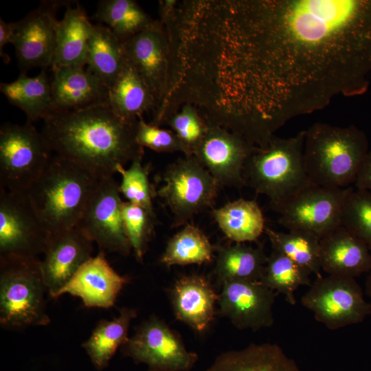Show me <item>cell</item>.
<instances>
[{
	"mask_svg": "<svg viewBox=\"0 0 371 371\" xmlns=\"http://www.w3.org/2000/svg\"><path fill=\"white\" fill-rule=\"evenodd\" d=\"M207 130L193 156L210 172L220 188L245 186V164L255 149L242 137L217 125Z\"/></svg>",
	"mask_w": 371,
	"mask_h": 371,
	"instance_id": "16",
	"label": "cell"
},
{
	"mask_svg": "<svg viewBox=\"0 0 371 371\" xmlns=\"http://www.w3.org/2000/svg\"><path fill=\"white\" fill-rule=\"evenodd\" d=\"M305 131L304 162L311 183L328 188H346L355 183L369 151L366 133L354 125L322 122Z\"/></svg>",
	"mask_w": 371,
	"mask_h": 371,
	"instance_id": "4",
	"label": "cell"
},
{
	"mask_svg": "<svg viewBox=\"0 0 371 371\" xmlns=\"http://www.w3.org/2000/svg\"><path fill=\"white\" fill-rule=\"evenodd\" d=\"M166 122L183 145L184 156H193L209 126L205 118L196 108L186 104L180 111L172 113Z\"/></svg>",
	"mask_w": 371,
	"mask_h": 371,
	"instance_id": "38",
	"label": "cell"
},
{
	"mask_svg": "<svg viewBox=\"0 0 371 371\" xmlns=\"http://www.w3.org/2000/svg\"><path fill=\"white\" fill-rule=\"evenodd\" d=\"M368 273L369 274L366 281L365 293L370 299V303H371V270Z\"/></svg>",
	"mask_w": 371,
	"mask_h": 371,
	"instance_id": "42",
	"label": "cell"
},
{
	"mask_svg": "<svg viewBox=\"0 0 371 371\" xmlns=\"http://www.w3.org/2000/svg\"><path fill=\"white\" fill-rule=\"evenodd\" d=\"M215 273L221 284L229 281H260L267 256L263 247L245 243L218 245Z\"/></svg>",
	"mask_w": 371,
	"mask_h": 371,
	"instance_id": "30",
	"label": "cell"
},
{
	"mask_svg": "<svg viewBox=\"0 0 371 371\" xmlns=\"http://www.w3.org/2000/svg\"><path fill=\"white\" fill-rule=\"evenodd\" d=\"M272 249L281 253L311 274L321 276L320 239L302 231L277 232L266 227L265 232Z\"/></svg>",
	"mask_w": 371,
	"mask_h": 371,
	"instance_id": "32",
	"label": "cell"
},
{
	"mask_svg": "<svg viewBox=\"0 0 371 371\" xmlns=\"http://www.w3.org/2000/svg\"><path fill=\"white\" fill-rule=\"evenodd\" d=\"M157 195L172 214V227L185 225L196 214L211 207L221 188L194 156L170 164L161 176Z\"/></svg>",
	"mask_w": 371,
	"mask_h": 371,
	"instance_id": "8",
	"label": "cell"
},
{
	"mask_svg": "<svg viewBox=\"0 0 371 371\" xmlns=\"http://www.w3.org/2000/svg\"><path fill=\"white\" fill-rule=\"evenodd\" d=\"M136 140L142 147H147L156 152H181L185 155V149L172 130L159 128L148 124L139 116L136 125Z\"/></svg>",
	"mask_w": 371,
	"mask_h": 371,
	"instance_id": "39",
	"label": "cell"
},
{
	"mask_svg": "<svg viewBox=\"0 0 371 371\" xmlns=\"http://www.w3.org/2000/svg\"><path fill=\"white\" fill-rule=\"evenodd\" d=\"M212 216L225 236L235 243L256 241L266 227L263 213L254 200L228 202L214 209Z\"/></svg>",
	"mask_w": 371,
	"mask_h": 371,
	"instance_id": "29",
	"label": "cell"
},
{
	"mask_svg": "<svg viewBox=\"0 0 371 371\" xmlns=\"http://www.w3.org/2000/svg\"><path fill=\"white\" fill-rule=\"evenodd\" d=\"M52 156L43 135L32 122L3 124L0 128V187L8 191L26 192Z\"/></svg>",
	"mask_w": 371,
	"mask_h": 371,
	"instance_id": "7",
	"label": "cell"
},
{
	"mask_svg": "<svg viewBox=\"0 0 371 371\" xmlns=\"http://www.w3.org/2000/svg\"><path fill=\"white\" fill-rule=\"evenodd\" d=\"M71 1L58 23L56 47L51 68L63 67H85L89 41L93 25L85 9L78 3L74 7Z\"/></svg>",
	"mask_w": 371,
	"mask_h": 371,
	"instance_id": "23",
	"label": "cell"
},
{
	"mask_svg": "<svg viewBox=\"0 0 371 371\" xmlns=\"http://www.w3.org/2000/svg\"><path fill=\"white\" fill-rule=\"evenodd\" d=\"M302 305L329 330L362 322L371 314V303L355 278L317 277L301 298Z\"/></svg>",
	"mask_w": 371,
	"mask_h": 371,
	"instance_id": "9",
	"label": "cell"
},
{
	"mask_svg": "<svg viewBox=\"0 0 371 371\" xmlns=\"http://www.w3.org/2000/svg\"><path fill=\"white\" fill-rule=\"evenodd\" d=\"M319 260L328 275L355 278L371 270L370 251L342 225L320 240Z\"/></svg>",
	"mask_w": 371,
	"mask_h": 371,
	"instance_id": "22",
	"label": "cell"
},
{
	"mask_svg": "<svg viewBox=\"0 0 371 371\" xmlns=\"http://www.w3.org/2000/svg\"><path fill=\"white\" fill-rule=\"evenodd\" d=\"M14 33V23H6L0 19V54L5 63L10 62V56L3 50L5 45L12 44Z\"/></svg>",
	"mask_w": 371,
	"mask_h": 371,
	"instance_id": "41",
	"label": "cell"
},
{
	"mask_svg": "<svg viewBox=\"0 0 371 371\" xmlns=\"http://www.w3.org/2000/svg\"><path fill=\"white\" fill-rule=\"evenodd\" d=\"M48 291L38 258H0V325L7 330L47 326Z\"/></svg>",
	"mask_w": 371,
	"mask_h": 371,
	"instance_id": "6",
	"label": "cell"
},
{
	"mask_svg": "<svg viewBox=\"0 0 371 371\" xmlns=\"http://www.w3.org/2000/svg\"><path fill=\"white\" fill-rule=\"evenodd\" d=\"M99 179L81 166L53 155L26 191L48 235L78 225Z\"/></svg>",
	"mask_w": 371,
	"mask_h": 371,
	"instance_id": "3",
	"label": "cell"
},
{
	"mask_svg": "<svg viewBox=\"0 0 371 371\" xmlns=\"http://www.w3.org/2000/svg\"><path fill=\"white\" fill-rule=\"evenodd\" d=\"M70 1L49 0L22 19L14 23L12 44L15 48L21 74L34 67L45 69L52 65L56 47L58 9Z\"/></svg>",
	"mask_w": 371,
	"mask_h": 371,
	"instance_id": "15",
	"label": "cell"
},
{
	"mask_svg": "<svg viewBox=\"0 0 371 371\" xmlns=\"http://www.w3.org/2000/svg\"><path fill=\"white\" fill-rule=\"evenodd\" d=\"M222 286L219 312L234 326L256 331L273 325L275 291L260 281H229Z\"/></svg>",
	"mask_w": 371,
	"mask_h": 371,
	"instance_id": "18",
	"label": "cell"
},
{
	"mask_svg": "<svg viewBox=\"0 0 371 371\" xmlns=\"http://www.w3.org/2000/svg\"><path fill=\"white\" fill-rule=\"evenodd\" d=\"M48 234L26 192L0 187V258H36Z\"/></svg>",
	"mask_w": 371,
	"mask_h": 371,
	"instance_id": "11",
	"label": "cell"
},
{
	"mask_svg": "<svg viewBox=\"0 0 371 371\" xmlns=\"http://www.w3.org/2000/svg\"><path fill=\"white\" fill-rule=\"evenodd\" d=\"M128 278L120 275L110 265L104 251L85 262L59 293L81 299L87 308H109Z\"/></svg>",
	"mask_w": 371,
	"mask_h": 371,
	"instance_id": "19",
	"label": "cell"
},
{
	"mask_svg": "<svg viewBox=\"0 0 371 371\" xmlns=\"http://www.w3.org/2000/svg\"><path fill=\"white\" fill-rule=\"evenodd\" d=\"M142 157L131 161L128 169L121 166L117 171L122 177L119 189L128 202L144 208L157 218L153 205L155 189L149 181V166H143Z\"/></svg>",
	"mask_w": 371,
	"mask_h": 371,
	"instance_id": "36",
	"label": "cell"
},
{
	"mask_svg": "<svg viewBox=\"0 0 371 371\" xmlns=\"http://www.w3.org/2000/svg\"><path fill=\"white\" fill-rule=\"evenodd\" d=\"M231 102L243 127L269 140L289 120L371 85V0L225 3Z\"/></svg>",
	"mask_w": 371,
	"mask_h": 371,
	"instance_id": "1",
	"label": "cell"
},
{
	"mask_svg": "<svg viewBox=\"0 0 371 371\" xmlns=\"http://www.w3.org/2000/svg\"><path fill=\"white\" fill-rule=\"evenodd\" d=\"M95 17L106 24L122 41L139 33L154 21L133 0H102Z\"/></svg>",
	"mask_w": 371,
	"mask_h": 371,
	"instance_id": "33",
	"label": "cell"
},
{
	"mask_svg": "<svg viewBox=\"0 0 371 371\" xmlns=\"http://www.w3.org/2000/svg\"><path fill=\"white\" fill-rule=\"evenodd\" d=\"M169 296L176 319L194 330L205 331L214 320L219 295L207 277L180 276L169 289Z\"/></svg>",
	"mask_w": 371,
	"mask_h": 371,
	"instance_id": "21",
	"label": "cell"
},
{
	"mask_svg": "<svg viewBox=\"0 0 371 371\" xmlns=\"http://www.w3.org/2000/svg\"><path fill=\"white\" fill-rule=\"evenodd\" d=\"M354 184L356 189L371 192V150L364 157Z\"/></svg>",
	"mask_w": 371,
	"mask_h": 371,
	"instance_id": "40",
	"label": "cell"
},
{
	"mask_svg": "<svg viewBox=\"0 0 371 371\" xmlns=\"http://www.w3.org/2000/svg\"><path fill=\"white\" fill-rule=\"evenodd\" d=\"M136 317L135 308L123 307L113 319H100L89 337L82 344L97 370L106 369L117 349L127 343L131 323Z\"/></svg>",
	"mask_w": 371,
	"mask_h": 371,
	"instance_id": "26",
	"label": "cell"
},
{
	"mask_svg": "<svg viewBox=\"0 0 371 371\" xmlns=\"http://www.w3.org/2000/svg\"><path fill=\"white\" fill-rule=\"evenodd\" d=\"M205 371H300L282 348L271 343L221 353Z\"/></svg>",
	"mask_w": 371,
	"mask_h": 371,
	"instance_id": "24",
	"label": "cell"
},
{
	"mask_svg": "<svg viewBox=\"0 0 371 371\" xmlns=\"http://www.w3.org/2000/svg\"><path fill=\"white\" fill-rule=\"evenodd\" d=\"M170 36L162 23L154 21L145 29L123 41L127 59L147 85L160 108L172 82V51Z\"/></svg>",
	"mask_w": 371,
	"mask_h": 371,
	"instance_id": "14",
	"label": "cell"
},
{
	"mask_svg": "<svg viewBox=\"0 0 371 371\" xmlns=\"http://www.w3.org/2000/svg\"><path fill=\"white\" fill-rule=\"evenodd\" d=\"M351 187L328 188L311 184L273 210L289 231H302L320 240L341 225L342 210Z\"/></svg>",
	"mask_w": 371,
	"mask_h": 371,
	"instance_id": "10",
	"label": "cell"
},
{
	"mask_svg": "<svg viewBox=\"0 0 371 371\" xmlns=\"http://www.w3.org/2000/svg\"><path fill=\"white\" fill-rule=\"evenodd\" d=\"M305 133L304 130L287 138L273 136L265 148L256 147L245 164V186L267 196L272 210L313 184L304 162Z\"/></svg>",
	"mask_w": 371,
	"mask_h": 371,
	"instance_id": "5",
	"label": "cell"
},
{
	"mask_svg": "<svg viewBox=\"0 0 371 371\" xmlns=\"http://www.w3.org/2000/svg\"><path fill=\"white\" fill-rule=\"evenodd\" d=\"M126 60L123 42L106 26L94 25L89 41L87 69L110 88Z\"/></svg>",
	"mask_w": 371,
	"mask_h": 371,
	"instance_id": "28",
	"label": "cell"
},
{
	"mask_svg": "<svg viewBox=\"0 0 371 371\" xmlns=\"http://www.w3.org/2000/svg\"><path fill=\"white\" fill-rule=\"evenodd\" d=\"M215 247L198 227L186 224L167 242L159 262L167 267L202 265L214 258Z\"/></svg>",
	"mask_w": 371,
	"mask_h": 371,
	"instance_id": "31",
	"label": "cell"
},
{
	"mask_svg": "<svg viewBox=\"0 0 371 371\" xmlns=\"http://www.w3.org/2000/svg\"><path fill=\"white\" fill-rule=\"evenodd\" d=\"M43 121L41 133L52 152L99 179L143 157L144 148L136 140L137 121L122 119L108 104L53 112Z\"/></svg>",
	"mask_w": 371,
	"mask_h": 371,
	"instance_id": "2",
	"label": "cell"
},
{
	"mask_svg": "<svg viewBox=\"0 0 371 371\" xmlns=\"http://www.w3.org/2000/svg\"><path fill=\"white\" fill-rule=\"evenodd\" d=\"M50 84L53 112L109 104V88L85 67L52 68Z\"/></svg>",
	"mask_w": 371,
	"mask_h": 371,
	"instance_id": "20",
	"label": "cell"
},
{
	"mask_svg": "<svg viewBox=\"0 0 371 371\" xmlns=\"http://www.w3.org/2000/svg\"><path fill=\"white\" fill-rule=\"evenodd\" d=\"M120 349L135 363L172 371H190L199 359L196 352L186 348L180 336L155 315L142 322Z\"/></svg>",
	"mask_w": 371,
	"mask_h": 371,
	"instance_id": "12",
	"label": "cell"
},
{
	"mask_svg": "<svg viewBox=\"0 0 371 371\" xmlns=\"http://www.w3.org/2000/svg\"><path fill=\"white\" fill-rule=\"evenodd\" d=\"M122 218L125 232L136 260L142 262L154 232L157 218L139 205L124 201Z\"/></svg>",
	"mask_w": 371,
	"mask_h": 371,
	"instance_id": "37",
	"label": "cell"
},
{
	"mask_svg": "<svg viewBox=\"0 0 371 371\" xmlns=\"http://www.w3.org/2000/svg\"><path fill=\"white\" fill-rule=\"evenodd\" d=\"M0 91L25 113L27 121L44 120L53 112L50 78L45 69L34 77L21 74L13 82H1Z\"/></svg>",
	"mask_w": 371,
	"mask_h": 371,
	"instance_id": "27",
	"label": "cell"
},
{
	"mask_svg": "<svg viewBox=\"0 0 371 371\" xmlns=\"http://www.w3.org/2000/svg\"><path fill=\"white\" fill-rule=\"evenodd\" d=\"M341 225L371 252V192L351 187L343 206Z\"/></svg>",
	"mask_w": 371,
	"mask_h": 371,
	"instance_id": "35",
	"label": "cell"
},
{
	"mask_svg": "<svg viewBox=\"0 0 371 371\" xmlns=\"http://www.w3.org/2000/svg\"><path fill=\"white\" fill-rule=\"evenodd\" d=\"M109 105L122 119L135 122L143 113L157 109V103L147 85L126 60L120 74L109 88Z\"/></svg>",
	"mask_w": 371,
	"mask_h": 371,
	"instance_id": "25",
	"label": "cell"
},
{
	"mask_svg": "<svg viewBox=\"0 0 371 371\" xmlns=\"http://www.w3.org/2000/svg\"><path fill=\"white\" fill-rule=\"evenodd\" d=\"M93 242L78 227L48 236L41 268L49 296L59 293L90 258Z\"/></svg>",
	"mask_w": 371,
	"mask_h": 371,
	"instance_id": "17",
	"label": "cell"
},
{
	"mask_svg": "<svg viewBox=\"0 0 371 371\" xmlns=\"http://www.w3.org/2000/svg\"><path fill=\"white\" fill-rule=\"evenodd\" d=\"M147 371H172V370L160 369V368H148Z\"/></svg>",
	"mask_w": 371,
	"mask_h": 371,
	"instance_id": "43",
	"label": "cell"
},
{
	"mask_svg": "<svg viewBox=\"0 0 371 371\" xmlns=\"http://www.w3.org/2000/svg\"><path fill=\"white\" fill-rule=\"evenodd\" d=\"M120 195L113 177L100 179L76 226L100 250L126 256L132 249L124 229Z\"/></svg>",
	"mask_w": 371,
	"mask_h": 371,
	"instance_id": "13",
	"label": "cell"
},
{
	"mask_svg": "<svg viewBox=\"0 0 371 371\" xmlns=\"http://www.w3.org/2000/svg\"><path fill=\"white\" fill-rule=\"evenodd\" d=\"M311 274L285 255L273 250L268 256L260 282L272 291L283 294L286 300L294 305V292L300 286L311 285Z\"/></svg>",
	"mask_w": 371,
	"mask_h": 371,
	"instance_id": "34",
	"label": "cell"
}]
</instances>
